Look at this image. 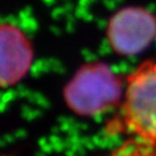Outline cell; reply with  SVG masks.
Returning a JSON list of instances; mask_svg holds the SVG:
<instances>
[{"label": "cell", "instance_id": "1", "mask_svg": "<svg viewBox=\"0 0 156 156\" xmlns=\"http://www.w3.org/2000/svg\"><path fill=\"white\" fill-rule=\"evenodd\" d=\"M120 112L109 124L112 134H126L149 148L156 147V60H146L126 76Z\"/></svg>", "mask_w": 156, "mask_h": 156}, {"label": "cell", "instance_id": "2", "mask_svg": "<svg viewBox=\"0 0 156 156\" xmlns=\"http://www.w3.org/2000/svg\"><path fill=\"white\" fill-rule=\"evenodd\" d=\"M126 80L105 62H88L79 68L64 90L65 102L74 113L94 117L111 110L124 98Z\"/></svg>", "mask_w": 156, "mask_h": 156}, {"label": "cell", "instance_id": "3", "mask_svg": "<svg viewBox=\"0 0 156 156\" xmlns=\"http://www.w3.org/2000/svg\"><path fill=\"white\" fill-rule=\"evenodd\" d=\"M106 39L118 56H138L156 39V16L140 6L120 8L108 22Z\"/></svg>", "mask_w": 156, "mask_h": 156}, {"label": "cell", "instance_id": "4", "mask_svg": "<svg viewBox=\"0 0 156 156\" xmlns=\"http://www.w3.org/2000/svg\"><path fill=\"white\" fill-rule=\"evenodd\" d=\"M33 59V45L26 34L12 23H0V87L20 82Z\"/></svg>", "mask_w": 156, "mask_h": 156}, {"label": "cell", "instance_id": "5", "mask_svg": "<svg viewBox=\"0 0 156 156\" xmlns=\"http://www.w3.org/2000/svg\"><path fill=\"white\" fill-rule=\"evenodd\" d=\"M151 148L141 145L136 141H128L119 149L115 151L109 156H155L151 151Z\"/></svg>", "mask_w": 156, "mask_h": 156}]
</instances>
